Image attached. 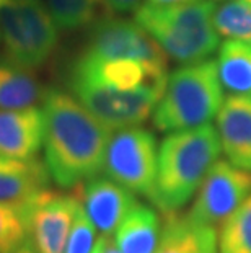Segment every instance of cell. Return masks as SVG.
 <instances>
[{
    "label": "cell",
    "mask_w": 251,
    "mask_h": 253,
    "mask_svg": "<svg viewBox=\"0 0 251 253\" xmlns=\"http://www.w3.org/2000/svg\"><path fill=\"white\" fill-rule=\"evenodd\" d=\"M217 74L230 95H251V44L227 40L217 49Z\"/></svg>",
    "instance_id": "ac0fdd59"
},
{
    "label": "cell",
    "mask_w": 251,
    "mask_h": 253,
    "mask_svg": "<svg viewBox=\"0 0 251 253\" xmlns=\"http://www.w3.org/2000/svg\"><path fill=\"white\" fill-rule=\"evenodd\" d=\"M215 120L227 160L251 171V95L227 96Z\"/></svg>",
    "instance_id": "4fadbf2b"
},
{
    "label": "cell",
    "mask_w": 251,
    "mask_h": 253,
    "mask_svg": "<svg viewBox=\"0 0 251 253\" xmlns=\"http://www.w3.org/2000/svg\"><path fill=\"white\" fill-rule=\"evenodd\" d=\"M105 253H122L114 245V242L109 239V235H105Z\"/></svg>",
    "instance_id": "83f0119b"
},
{
    "label": "cell",
    "mask_w": 251,
    "mask_h": 253,
    "mask_svg": "<svg viewBox=\"0 0 251 253\" xmlns=\"http://www.w3.org/2000/svg\"><path fill=\"white\" fill-rule=\"evenodd\" d=\"M158 141L150 129L131 126L111 132L105 155L106 176L134 195L150 199L158 170Z\"/></svg>",
    "instance_id": "8992f818"
},
{
    "label": "cell",
    "mask_w": 251,
    "mask_h": 253,
    "mask_svg": "<svg viewBox=\"0 0 251 253\" xmlns=\"http://www.w3.org/2000/svg\"><path fill=\"white\" fill-rule=\"evenodd\" d=\"M44 141V116L39 108L0 110V155L35 159Z\"/></svg>",
    "instance_id": "5bb4252c"
},
{
    "label": "cell",
    "mask_w": 251,
    "mask_h": 253,
    "mask_svg": "<svg viewBox=\"0 0 251 253\" xmlns=\"http://www.w3.org/2000/svg\"><path fill=\"white\" fill-rule=\"evenodd\" d=\"M71 93L111 131L142 126L153 115L163 88L117 90L101 85L67 82Z\"/></svg>",
    "instance_id": "52a82bcc"
},
{
    "label": "cell",
    "mask_w": 251,
    "mask_h": 253,
    "mask_svg": "<svg viewBox=\"0 0 251 253\" xmlns=\"http://www.w3.org/2000/svg\"><path fill=\"white\" fill-rule=\"evenodd\" d=\"M3 56L38 71L59 46V28L42 0H7L0 7Z\"/></svg>",
    "instance_id": "5b68a950"
},
{
    "label": "cell",
    "mask_w": 251,
    "mask_h": 253,
    "mask_svg": "<svg viewBox=\"0 0 251 253\" xmlns=\"http://www.w3.org/2000/svg\"><path fill=\"white\" fill-rule=\"evenodd\" d=\"M0 46H2V35H0Z\"/></svg>",
    "instance_id": "1f68e13d"
},
{
    "label": "cell",
    "mask_w": 251,
    "mask_h": 253,
    "mask_svg": "<svg viewBox=\"0 0 251 253\" xmlns=\"http://www.w3.org/2000/svg\"><path fill=\"white\" fill-rule=\"evenodd\" d=\"M59 31L75 33L108 17L103 0H42Z\"/></svg>",
    "instance_id": "d6986e66"
},
{
    "label": "cell",
    "mask_w": 251,
    "mask_h": 253,
    "mask_svg": "<svg viewBox=\"0 0 251 253\" xmlns=\"http://www.w3.org/2000/svg\"><path fill=\"white\" fill-rule=\"evenodd\" d=\"M5 2H7V0H0V7H2V5H3Z\"/></svg>",
    "instance_id": "4dcf8cb0"
},
{
    "label": "cell",
    "mask_w": 251,
    "mask_h": 253,
    "mask_svg": "<svg viewBox=\"0 0 251 253\" xmlns=\"http://www.w3.org/2000/svg\"><path fill=\"white\" fill-rule=\"evenodd\" d=\"M218 253H251V193L220 224Z\"/></svg>",
    "instance_id": "44dd1931"
},
{
    "label": "cell",
    "mask_w": 251,
    "mask_h": 253,
    "mask_svg": "<svg viewBox=\"0 0 251 253\" xmlns=\"http://www.w3.org/2000/svg\"><path fill=\"white\" fill-rule=\"evenodd\" d=\"M97 227L85 212L83 206L78 209L75 219H73L71 234H69L66 250L64 253H90L97 244L95 237H97Z\"/></svg>",
    "instance_id": "cb8c5ba5"
},
{
    "label": "cell",
    "mask_w": 251,
    "mask_h": 253,
    "mask_svg": "<svg viewBox=\"0 0 251 253\" xmlns=\"http://www.w3.org/2000/svg\"><path fill=\"white\" fill-rule=\"evenodd\" d=\"M214 25L220 36L251 44V0H225L215 5Z\"/></svg>",
    "instance_id": "7402d4cb"
},
{
    "label": "cell",
    "mask_w": 251,
    "mask_h": 253,
    "mask_svg": "<svg viewBox=\"0 0 251 253\" xmlns=\"http://www.w3.org/2000/svg\"><path fill=\"white\" fill-rule=\"evenodd\" d=\"M108 15H129L136 13L143 5V0H103Z\"/></svg>",
    "instance_id": "d4e9b609"
},
{
    "label": "cell",
    "mask_w": 251,
    "mask_h": 253,
    "mask_svg": "<svg viewBox=\"0 0 251 253\" xmlns=\"http://www.w3.org/2000/svg\"><path fill=\"white\" fill-rule=\"evenodd\" d=\"M51 175L38 159H12L0 155V203L21 204L49 188Z\"/></svg>",
    "instance_id": "9a60e30c"
},
{
    "label": "cell",
    "mask_w": 251,
    "mask_h": 253,
    "mask_svg": "<svg viewBox=\"0 0 251 253\" xmlns=\"http://www.w3.org/2000/svg\"><path fill=\"white\" fill-rule=\"evenodd\" d=\"M90 253H105V235H101Z\"/></svg>",
    "instance_id": "f1b7e54d"
},
{
    "label": "cell",
    "mask_w": 251,
    "mask_h": 253,
    "mask_svg": "<svg viewBox=\"0 0 251 253\" xmlns=\"http://www.w3.org/2000/svg\"><path fill=\"white\" fill-rule=\"evenodd\" d=\"M44 164L59 188L71 190L100 175L111 129L71 91L47 88L42 100Z\"/></svg>",
    "instance_id": "6da1fadb"
},
{
    "label": "cell",
    "mask_w": 251,
    "mask_h": 253,
    "mask_svg": "<svg viewBox=\"0 0 251 253\" xmlns=\"http://www.w3.org/2000/svg\"><path fill=\"white\" fill-rule=\"evenodd\" d=\"M217 127L211 123L168 132L158 149V170L150 201L158 211H181L220 157Z\"/></svg>",
    "instance_id": "7a4b0ae2"
},
{
    "label": "cell",
    "mask_w": 251,
    "mask_h": 253,
    "mask_svg": "<svg viewBox=\"0 0 251 253\" xmlns=\"http://www.w3.org/2000/svg\"><path fill=\"white\" fill-rule=\"evenodd\" d=\"M28 240L38 253H64L71 234L73 219L82 201L75 193L42 190L36 196L23 203Z\"/></svg>",
    "instance_id": "30bf717a"
},
{
    "label": "cell",
    "mask_w": 251,
    "mask_h": 253,
    "mask_svg": "<svg viewBox=\"0 0 251 253\" xmlns=\"http://www.w3.org/2000/svg\"><path fill=\"white\" fill-rule=\"evenodd\" d=\"M28 240L25 206L13 203H0V253L17 249Z\"/></svg>",
    "instance_id": "603a6c76"
},
{
    "label": "cell",
    "mask_w": 251,
    "mask_h": 253,
    "mask_svg": "<svg viewBox=\"0 0 251 253\" xmlns=\"http://www.w3.org/2000/svg\"><path fill=\"white\" fill-rule=\"evenodd\" d=\"M82 52L100 57L134 59L157 66H168V57L162 47L136 20L132 21L114 15L103 17L90 26Z\"/></svg>",
    "instance_id": "8fae6325"
},
{
    "label": "cell",
    "mask_w": 251,
    "mask_h": 253,
    "mask_svg": "<svg viewBox=\"0 0 251 253\" xmlns=\"http://www.w3.org/2000/svg\"><path fill=\"white\" fill-rule=\"evenodd\" d=\"M47 88L33 69L0 56V110H25L42 101Z\"/></svg>",
    "instance_id": "e0dca14e"
},
{
    "label": "cell",
    "mask_w": 251,
    "mask_h": 253,
    "mask_svg": "<svg viewBox=\"0 0 251 253\" xmlns=\"http://www.w3.org/2000/svg\"><path fill=\"white\" fill-rule=\"evenodd\" d=\"M167 79L168 66L80 52L71 64L67 82L92 84L117 90H137L148 87L165 88Z\"/></svg>",
    "instance_id": "9c48e42d"
},
{
    "label": "cell",
    "mask_w": 251,
    "mask_h": 253,
    "mask_svg": "<svg viewBox=\"0 0 251 253\" xmlns=\"http://www.w3.org/2000/svg\"><path fill=\"white\" fill-rule=\"evenodd\" d=\"M148 3L153 5H170V3H179V2H189V0H147Z\"/></svg>",
    "instance_id": "f546056e"
},
{
    "label": "cell",
    "mask_w": 251,
    "mask_h": 253,
    "mask_svg": "<svg viewBox=\"0 0 251 253\" xmlns=\"http://www.w3.org/2000/svg\"><path fill=\"white\" fill-rule=\"evenodd\" d=\"M251 193V171L228 160H217L197 190L186 214L197 225L218 227Z\"/></svg>",
    "instance_id": "ba28073f"
},
{
    "label": "cell",
    "mask_w": 251,
    "mask_h": 253,
    "mask_svg": "<svg viewBox=\"0 0 251 253\" xmlns=\"http://www.w3.org/2000/svg\"><path fill=\"white\" fill-rule=\"evenodd\" d=\"M202 229L186 212H163V227L155 253H199Z\"/></svg>",
    "instance_id": "ffe728a7"
},
{
    "label": "cell",
    "mask_w": 251,
    "mask_h": 253,
    "mask_svg": "<svg viewBox=\"0 0 251 253\" xmlns=\"http://www.w3.org/2000/svg\"><path fill=\"white\" fill-rule=\"evenodd\" d=\"M7 253H38L35 250V247L31 245V242L30 240H26L25 244H21L20 247H17V249H13V250H10Z\"/></svg>",
    "instance_id": "4316f807"
},
{
    "label": "cell",
    "mask_w": 251,
    "mask_h": 253,
    "mask_svg": "<svg viewBox=\"0 0 251 253\" xmlns=\"http://www.w3.org/2000/svg\"><path fill=\"white\" fill-rule=\"evenodd\" d=\"M215 2H189L153 5L143 3L134 18L162 47L168 61L181 66L211 59L220 46V35L214 25Z\"/></svg>",
    "instance_id": "3957f363"
},
{
    "label": "cell",
    "mask_w": 251,
    "mask_h": 253,
    "mask_svg": "<svg viewBox=\"0 0 251 253\" xmlns=\"http://www.w3.org/2000/svg\"><path fill=\"white\" fill-rule=\"evenodd\" d=\"M75 191L101 235L114 234L122 219L139 203L134 193L109 176H93L75 186Z\"/></svg>",
    "instance_id": "7c38bea8"
},
{
    "label": "cell",
    "mask_w": 251,
    "mask_h": 253,
    "mask_svg": "<svg viewBox=\"0 0 251 253\" xmlns=\"http://www.w3.org/2000/svg\"><path fill=\"white\" fill-rule=\"evenodd\" d=\"M199 253H218V242H217V229L207 227L202 229V240H201V252Z\"/></svg>",
    "instance_id": "484cf974"
},
{
    "label": "cell",
    "mask_w": 251,
    "mask_h": 253,
    "mask_svg": "<svg viewBox=\"0 0 251 253\" xmlns=\"http://www.w3.org/2000/svg\"><path fill=\"white\" fill-rule=\"evenodd\" d=\"M163 219L157 209L137 203L114 230V245L122 253H155Z\"/></svg>",
    "instance_id": "2e32d148"
},
{
    "label": "cell",
    "mask_w": 251,
    "mask_h": 253,
    "mask_svg": "<svg viewBox=\"0 0 251 253\" xmlns=\"http://www.w3.org/2000/svg\"><path fill=\"white\" fill-rule=\"evenodd\" d=\"M225 100L214 59L186 64L168 74L153 110L152 123L160 132H175L207 125Z\"/></svg>",
    "instance_id": "277c9868"
}]
</instances>
